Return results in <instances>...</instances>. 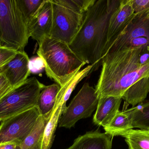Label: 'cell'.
Segmentation results:
<instances>
[{"label":"cell","mask_w":149,"mask_h":149,"mask_svg":"<svg viewBox=\"0 0 149 149\" xmlns=\"http://www.w3.org/2000/svg\"><path fill=\"white\" fill-rule=\"evenodd\" d=\"M122 0H96L85 12L81 26L69 45L73 52L86 64L100 66L107 41L110 18L119 8Z\"/></svg>","instance_id":"cell-1"},{"label":"cell","mask_w":149,"mask_h":149,"mask_svg":"<svg viewBox=\"0 0 149 149\" xmlns=\"http://www.w3.org/2000/svg\"><path fill=\"white\" fill-rule=\"evenodd\" d=\"M143 46L123 49L107 54L102 59V68L95 88L99 98H122L132 85L149 76V63L144 66L141 63Z\"/></svg>","instance_id":"cell-2"},{"label":"cell","mask_w":149,"mask_h":149,"mask_svg":"<svg viewBox=\"0 0 149 149\" xmlns=\"http://www.w3.org/2000/svg\"><path fill=\"white\" fill-rule=\"evenodd\" d=\"M38 44L37 53L43 62L46 75L61 87L86 64L64 42L45 36Z\"/></svg>","instance_id":"cell-3"},{"label":"cell","mask_w":149,"mask_h":149,"mask_svg":"<svg viewBox=\"0 0 149 149\" xmlns=\"http://www.w3.org/2000/svg\"><path fill=\"white\" fill-rule=\"evenodd\" d=\"M30 35L28 24L17 0H0V44L15 50H24Z\"/></svg>","instance_id":"cell-4"},{"label":"cell","mask_w":149,"mask_h":149,"mask_svg":"<svg viewBox=\"0 0 149 149\" xmlns=\"http://www.w3.org/2000/svg\"><path fill=\"white\" fill-rule=\"evenodd\" d=\"M45 86L33 77L14 88L0 101V122L37 106L38 96Z\"/></svg>","instance_id":"cell-5"},{"label":"cell","mask_w":149,"mask_h":149,"mask_svg":"<svg viewBox=\"0 0 149 149\" xmlns=\"http://www.w3.org/2000/svg\"><path fill=\"white\" fill-rule=\"evenodd\" d=\"M52 5V25L50 37L70 43L79 31L84 14L63 5L59 0H50Z\"/></svg>","instance_id":"cell-6"},{"label":"cell","mask_w":149,"mask_h":149,"mask_svg":"<svg viewBox=\"0 0 149 149\" xmlns=\"http://www.w3.org/2000/svg\"><path fill=\"white\" fill-rule=\"evenodd\" d=\"M99 99L95 88L85 83L60 117L59 127L71 128L78 121L90 117L97 108Z\"/></svg>","instance_id":"cell-7"},{"label":"cell","mask_w":149,"mask_h":149,"mask_svg":"<svg viewBox=\"0 0 149 149\" xmlns=\"http://www.w3.org/2000/svg\"><path fill=\"white\" fill-rule=\"evenodd\" d=\"M40 115L36 106L2 121L0 124V145L11 142L20 144L30 134Z\"/></svg>","instance_id":"cell-8"},{"label":"cell","mask_w":149,"mask_h":149,"mask_svg":"<svg viewBox=\"0 0 149 149\" xmlns=\"http://www.w3.org/2000/svg\"><path fill=\"white\" fill-rule=\"evenodd\" d=\"M135 16L131 0H122L119 8L110 18L107 41L104 50L103 58L119 35L125 29Z\"/></svg>","instance_id":"cell-9"},{"label":"cell","mask_w":149,"mask_h":149,"mask_svg":"<svg viewBox=\"0 0 149 149\" xmlns=\"http://www.w3.org/2000/svg\"><path fill=\"white\" fill-rule=\"evenodd\" d=\"M149 13L135 15L128 25L111 45L107 54L122 50L126 44L134 38L141 36L149 38Z\"/></svg>","instance_id":"cell-10"},{"label":"cell","mask_w":149,"mask_h":149,"mask_svg":"<svg viewBox=\"0 0 149 149\" xmlns=\"http://www.w3.org/2000/svg\"><path fill=\"white\" fill-rule=\"evenodd\" d=\"M29 59L24 50L19 51L9 62L0 69L13 87H17L28 79L31 73Z\"/></svg>","instance_id":"cell-11"},{"label":"cell","mask_w":149,"mask_h":149,"mask_svg":"<svg viewBox=\"0 0 149 149\" xmlns=\"http://www.w3.org/2000/svg\"><path fill=\"white\" fill-rule=\"evenodd\" d=\"M52 25V5L45 0L36 15L28 23L30 37L39 43L45 36H50Z\"/></svg>","instance_id":"cell-12"},{"label":"cell","mask_w":149,"mask_h":149,"mask_svg":"<svg viewBox=\"0 0 149 149\" xmlns=\"http://www.w3.org/2000/svg\"><path fill=\"white\" fill-rule=\"evenodd\" d=\"M122 99L114 96H103L99 98L93 122L95 125L107 126L119 111Z\"/></svg>","instance_id":"cell-13"},{"label":"cell","mask_w":149,"mask_h":149,"mask_svg":"<svg viewBox=\"0 0 149 149\" xmlns=\"http://www.w3.org/2000/svg\"><path fill=\"white\" fill-rule=\"evenodd\" d=\"M112 138L98 130L91 131L79 136L73 144L66 149H111Z\"/></svg>","instance_id":"cell-14"},{"label":"cell","mask_w":149,"mask_h":149,"mask_svg":"<svg viewBox=\"0 0 149 149\" xmlns=\"http://www.w3.org/2000/svg\"><path fill=\"white\" fill-rule=\"evenodd\" d=\"M134 107L118 111L110 123L104 127L105 133L112 137L118 136L123 132L133 128L132 126Z\"/></svg>","instance_id":"cell-15"},{"label":"cell","mask_w":149,"mask_h":149,"mask_svg":"<svg viewBox=\"0 0 149 149\" xmlns=\"http://www.w3.org/2000/svg\"><path fill=\"white\" fill-rule=\"evenodd\" d=\"M61 87L57 84L45 86L38 99L37 107L40 114L46 118L51 115L56 101L57 96Z\"/></svg>","instance_id":"cell-16"},{"label":"cell","mask_w":149,"mask_h":149,"mask_svg":"<svg viewBox=\"0 0 149 149\" xmlns=\"http://www.w3.org/2000/svg\"><path fill=\"white\" fill-rule=\"evenodd\" d=\"M51 116L46 118L40 115L30 134L18 145L17 149H42L45 129Z\"/></svg>","instance_id":"cell-17"},{"label":"cell","mask_w":149,"mask_h":149,"mask_svg":"<svg viewBox=\"0 0 149 149\" xmlns=\"http://www.w3.org/2000/svg\"><path fill=\"white\" fill-rule=\"evenodd\" d=\"M149 92V76L144 77L132 85L122 97L125 104L133 107L142 103Z\"/></svg>","instance_id":"cell-18"},{"label":"cell","mask_w":149,"mask_h":149,"mask_svg":"<svg viewBox=\"0 0 149 149\" xmlns=\"http://www.w3.org/2000/svg\"><path fill=\"white\" fill-rule=\"evenodd\" d=\"M64 112L63 102L56 100V106L45 129L42 149H50L51 148L55 138L56 129L59 119Z\"/></svg>","instance_id":"cell-19"},{"label":"cell","mask_w":149,"mask_h":149,"mask_svg":"<svg viewBox=\"0 0 149 149\" xmlns=\"http://www.w3.org/2000/svg\"><path fill=\"white\" fill-rule=\"evenodd\" d=\"M125 138L129 149H149V131L130 129L120 134Z\"/></svg>","instance_id":"cell-20"},{"label":"cell","mask_w":149,"mask_h":149,"mask_svg":"<svg viewBox=\"0 0 149 149\" xmlns=\"http://www.w3.org/2000/svg\"><path fill=\"white\" fill-rule=\"evenodd\" d=\"M132 126L149 131V100L135 107Z\"/></svg>","instance_id":"cell-21"},{"label":"cell","mask_w":149,"mask_h":149,"mask_svg":"<svg viewBox=\"0 0 149 149\" xmlns=\"http://www.w3.org/2000/svg\"><path fill=\"white\" fill-rule=\"evenodd\" d=\"M45 1V0H17L27 24L36 15Z\"/></svg>","instance_id":"cell-22"},{"label":"cell","mask_w":149,"mask_h":149,"mask_svg":"<svg viewBox=\"0 0 149 149\" xmlns=\"http://www.w3.org/2000/svg\"><path fill=\"white\" fill-rule=\"evenodd\" d=\"M17 52L0 46V69L9 62L15 56Z\"/></svg>","instance_id":"cell-23"},{"label":"cell","mask_w":149,"mask_h":149,"mask_svg":"<svg viewBox=\"0 0 149 149\" xmlns=\"http://www.w3.org/2000/svg\"><path fill=\"white\" fill-rule=\"evenodd\" d=\"M131 4L135 15L149 13V0H131Z\"/></svg>","instance_id":"cell-24"},{"label":"cell","mask_w":149,"mask_h":149,"mask_svg":"<svg viewBox=\"0 0 149 149\" xmlns=\"http://www.w3.org/2000/svg\"><path fill=\"white\" fill-rule=\"evenodd\" d=\"M29 67L31 73L36 74L42 71L45 66L42 59L38 56L30 59Z\"/></svg>","instance_id":"cell-25"},{"label":"cell","mask_w":149,"mask_h":149,"mask_svg":"<svg viewBox=\"0 0 149 149\" xmlns=\"http://www.w3.org/2000/svg\"><path fill=\"white\" fill-rule=\"evenodd\" d=\"M15 87L9 83L3 73L0 74V101L10 92Z\"/></svg>","instance_id":"cell-26"},{"label":"cell","mask_w":149,"mask_h":149,"mask_svg":"<svg viewBox=\"0 0 149 149\" xmlns=\"http://www.w3.org/2000/svg\"><path fill=\"white\" fill-rule=\"evenodd\" d=\"M148 44L149 38L144 36H141L132 39L129 43L126 44L122 50L124 49H134L137 47H141Z\"/></svg>","instance_id":"cell-27"},{"label":"cell","mask_w":149,"mask_h":149,"mask_svg":"<svg viewBox=\"0 0 149 149\" xmlns=\"http://www.w3.org/2000/svg\"><path fill=\"white\" fill-rule=\"evenodd\" d=\"M19 144L15 142L6 143L0 145V149H17Z\"/></svg>","instance_id":"cell-28"},{"label":"cell","mask_w":149,"mask_h":149,"mask_svg":"<svg viewBox=\"0 0 149 149\" xmlns=\"http://www.w3.org/2000/svg\"><path fill=\"white\" fill-rule=\"evenodd\" d=\"M1 70H0V74H1Z\"/></svg>","instance_id":"cell-29"},{"label":"cell","mask_w":149,"mask_h":149,"mask_svg":"<svg viewBox=\"0 0 149 149\" xmlns=\"http://www.w3.org/2000/svg\"><path fill=\"white\" fill-rule=\"evenodd\" d=\"M0 46H1V44H0Z\"/></svg>","instance_id":"cell-30"},{"label":"cell","mask_w":149,"mask_h":149,"mask_svg":"<svg viewBox=\"0 0 149 149\" xmlns=\"http://www.w3.org/2000/svg\"></svg>","instance_id":"cell-31"}]
</instances>
